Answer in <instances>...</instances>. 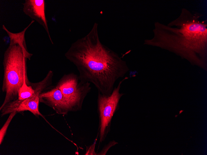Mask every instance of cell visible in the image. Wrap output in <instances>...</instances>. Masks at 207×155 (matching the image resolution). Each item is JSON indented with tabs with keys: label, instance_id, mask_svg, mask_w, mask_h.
<instances>
[{
	"label": "cell",
	"instance_id": "277c9868",
	"mask_svg": "<svg viewBox=\"0 0 207 155\" xmlns=\"http://www.w3.org/2000/svg\"><path fill=\"white\" fill-rule=\"evenodd\" d=\"M128 78L126 77L120 81L110 95H103L98 92L97 102L99 125L97 135L99 139V147L105 141L110 131L112 118L119 108L120 99L125 94L120 93L121 85L123 82Z\"/></svg>",
	"mask_w": 207,
	"mask_h": 155
},
{
	"label": "cell",
	"instance_id": "5b68a950",
	"mask_svg": "<svg viewBox=\"0 0 207 155\" xmlns=\"http://www.w3.org/2000/svg\"><path fill=\"white\" fill-rule=\"evenodd\" d=\"M90 83L81 80L73 73L64 74L55 85L61 92L70 111L81 110L84 100L91 90Z\"/></svg>",
	"mask_w": 207,
	"mask_h": 155
},
{
	"label": "cell",
	"instance_id": "3957f363",
	"mask_svg": "<svg viewBox=\"0 0 207 155\" xmlns=\"http://www.w3.org/2000/svg\"><path fill=\"white\" fill-rule=\"evenodd\" d=\"M33 54L27 53L19 44L10 42L4 53L3 65V77L2 91L6 93L2 109L8 102L17 99L18 92L25 79L27 84L31 82L27 75V61L30 60Z\"/></svg>",
	"mask_w": 207,
	"mask_h": 155
},
{
	"label": "cell",
	"instance_id": "7c38bea8",
	"mask_svg": "<svg viewBox=\"0 0 207 155\" xmlns=\"http://www.w3.org/2000/svg\"><path fill=\"white\" fill-rule=\"evenodd\" d=\"M183 111V110H180L179 112V114H180Z\"/></svg>",
	"mask_w": 207,
	"mask_h": 155
},
{
	"label": "cell",
	"instance_id": "52a82bcc",
	"mask_svg": "<svg viewBox=\"0 0 207 155\" xmlns=\"http://www.w3.org/2000/svg\"><path fill=\"white\" fill-rule=\"evenodd\" d=\"M40 102L49 106L59 114L65 115L70 108L61 91L55 85L41 93Z\"/></svg>",
	"mask_w": 207,
	"mask_h": 155
},
{
	"label": "cell",
	"instance_id": "8992f818",
	"mask_svg": "<svg viewBox=\"0 0 207 155\" xmlns=\"http://www.w3.org/2000/svg\"><path fill=\"white\" fill-rule=\"evenodd\" d=\"M53 75V71L50 70L42 81L37 83L31 82L30 85L35 91L34 95L24 100H20L17 99L8 102L0 110L1 116L14 111L20 112L29 111L36 116H40L43 118L44 116L40 112L39 109V95L41 93L52 86Z\"/></svg>",
	"mask_w": 207,
	"mask_h": 155
},
{
	"label": "cell",
	"instance_id": "6da1fadb",
	"mask_svg": "<svg viewBox=\"0 0 207 155\" xmlns=\"http://www.w3.org/2000/svg\"><path fill=\"white\" fill-rule=\"evenodd\" d=\"M98 25L95 23L87 35L73 43L64 56L76 67L80 80L93 84L102 94L110 95L117 80L130 69L125 61L100 41Z\"/></svg>",
	"mask_w": 207,
	"mask_h": 155
},
{
	"label": "cell",
	"instance_id": "ba28073f",
	"mask_svg": "<svg viewBox=\"0 0 207 155\" xmlns=\"http://www.w3.org/2000/svg\"><path fill=\"white\" fill-rule=\"evenodd\" d=\"M23 4L24 13L43 26L51 42L54 44L50 34L45 15V0H25Z\"/></svg>",
	"mask_w": 207,
	"mask_h": 155
},
{
	"label": "cell",
	"instance_id": "9c48e42d",
	"mask_svg": "<svg viewBox=\"0 0 207 155\" xmlns=\"http://www.w3.org/2000/svg\"><path fill=\"white\" fill-rule=\"evenodd\" d=\"M34 21V20L32 21L29 25L22 31L17 33H13L9 31L4 25L2 26V28L7 33L10 38V42L19 44L22 47L26 53H28L29 52L28 51L26 46L25 39V34L28 28Z\"/></svg>",
	"mask_w": 207,
	"mask_h": 155
},
{
	"label": "cell",
	"instance_id": "30bf717a",
	"mask_svg": "<svg viewBox=\"0 0 207 155\" xmlns=\"http://www.w3.org/2000/svg\"><path fill=\"white\" fill-rule=\"evenodd\" d=\"M35 93V91L31 85L27 84L25 79L18 92V98L20 100H24L31 97Z\"/></svg>",
	"mask_w": 207,
	"mask_h": 155
},
{
	"label": "cell",
	"instance_id": "8fae6325",
	"mask_svg": "<svg viewBox=\"0 0 207 155\" xmlns=\"http://www.w3.org/2000/svg\"><path fill=\"white\" fill-rule=\"evenodd\" d=\"M16 111H14L10 114L8 118L3 126L0 130V144H1L7 132V129L12 119L17 113Z\"/></svg>",
	"mask_w": 207,
	"mask_h": 155
},
{
	"label": "cell",
	"instance_id": "7a4b0ae2",
	"mask_svg": "<svg viewBox=\"0 0 207 155\" xmlns=\"http://www.w3.org/2000/svg\"><path fill=\"white\" fill-rule=\"evenodd\" d=\"M202 16L183 8L179 16L167 24L155 22L153 37L145 40L144 44L172 50L203 65L196 55L205 62L207 23Z\"/></svg>",
	"mask_w": 207,
	"mask_h": 155
}]
</instances>
